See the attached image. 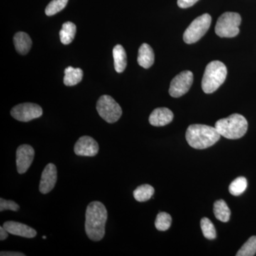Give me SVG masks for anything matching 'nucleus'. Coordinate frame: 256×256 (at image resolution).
I'll use <instances>...</instances> for the list:
<instances>
[{
  "instance_id": "1",
  "label": "nucleus",
  "mask_w": 256,
  "mask_h": 256,
  "mask_svg": "<svg viewBox=\"0 0 256 256\" xmlns=\"http://www.w3.org/2000/svg\"><path fill=\"white\" fill-rule=\"evenodd\" d=\"M108 212L105 205L100 202H92L88 205L86 212L85 230L88 237L94 242L104 238Z\"/></svg>"
},
{
  "instance_id": "2",
  "label": "nucleus",
  "mask_w": 256,
  "mask_h": 256,
  "mask_svg": "<svg viewBox=\"0 0 256 256\" xmlns=\"http://www.w3.org/2000/svg\"><path fill=\"white\" fill-rule=\"evenodd\" d=\"M220 136L215 127L206 124H191L186 132L188 144L197 150L206 149L214 146L220 140Z\"/></svg>"
},
{
  "instance_id": "3",
  "label": "nucleus",
  "mask_w": 256,
  "mask_h": 256,
  "mask_svg": "<svg viewBox=\"0 0 256 256\" xmlns=\"http://www.w3.org/2000/svg\"><path fill=\"white\" fill-rule=\"evenodd\" d=\"M220 136L229 140H237L245 136L248 130L246 119L240 114H233L218 120L215 124Z\"/></svg>"
},
{
  "instance_id": "4",
  "label": "nucleus",
  "mask_w": 256,
  "mask_h": 256,
  "mask_svg": "<svg viewBox=\"0 0 256 256\" xmlns=\"http://www.w3.org/2000/svg\"><path fill=\"white\" fill-rule=\"evenodd\" d=\"M227 68L220 60H214L206 66L202 82V88L205 94L215 92L225 82Z\"/></svg>"
},
{
  "instance_id": "5",
  "label": "nucleus",
  "mask_w": 256,
  "mask_h": 256,
  "mask_svg": "<svg viewBox=\"0 0 256 256\" xmlns=\"http://www.w3.org/2000/svg\"><path fill=\"white\" fill-rule=\"evenodd\" d=\"M242 16L238 13L225 12L217 20L216 34L222 38H232L239 34Z\"/></svg>"
},
{
  "instance_id": "6",
  "label": "nucleus",
  "mask_w": 256,
  "mask_h": 256,
  "mask_svg": "<svg viewBox=\"0 0 256 256\" xmlns=\"http://www.w3.org/2000/svg\"><path fill=\"white\" fill-rule=\"evenodd\" d=\"M212 24V16L204 14L195 18L184 33V41L188 44L196 43L204 36Z\"/></svg>"
},
{
  "instance_id": "7",
  "label": "nucleus",
  "mask_w": 256,
  "mask_h": 256,
  "mask_svg": "<svg viewBox=\"0 0 256 256\" xmlns=\"http://www.w3.org/2000/svg\"><path fill=\"white\" fill-rule=\"evenodd\" d=\"M96 109L99 116L108 124L117 122L122 114L119 104L110 96H101L96 104Z\"/></svg>"
},
{
  "instance_id": "8",
  "label": "nucleus",
  "mask_w": 256,
  "mask_h": 256,
  "mask_svg": "<svg viewBox=\"0 0 256 256\" xmlns=\"http://www.w3.org/2000/svg\"><path fill=\"white\" fill-rule=\"evenodd\" d=\"M42 114L43 110L41 106L32 102L18 104L11 110V116L21 122H28L32 120L38 118Z\"/></svg>"
},
{
  "instance_id": "9",
  "label": "nucleus",
  "mask_w": 256,
  "mask_h": 256,
  "mask_svg": "<svg viewBox=\"0 0 256 256\" xmlns=\"http://www.w3.org/2000/svg\"><path fill=\"white\" fill-rule=\"evenodd\" d=\"M193 80V74L190 70H184L178 74L170 84V96L173 98H178L186 94L191 88Z\"/></svg>"
},
{
  "instance_id": "10",
  "label": "nucleus",
  "mask_w": 256,
  "mask_h": 256,
  "mask_svg": "<svg viewBox=\"0 0 256 256\" xmlns=\"http://www.w3.org/2000/svg\"><path fill=\"white\" fill-rule=\"evenodd\" d=\"M34 148L28 144H22L18 148L16 152V169L18 174H24L32 164L34 158Z\"/></svg>"
},
{
  "instance_id": "11",
  "label": "nucleus",
  "mask_w": 256,
  "mask_h": 256,
  "mask_svg": "<svg viewBox=\"0 0 256 256\" xmlns=\"http://www.w3.org/2000/svg\"><path fill=\"white\" fill-rule=\"evenodd\" d=\"M98 151V143L90 136L80 137L74 146V152L78 156H94Z\"/></svg>"
},
{
  "instance_id": "12",
  "label": "nucleus",
  "mask_w": 256,
  "mask_h": 256,
  "mask_svg": "<svg viewBox=\"0 0 256 256\" xmlns=\"http://www.w3.org/2000/svg\"><path fill=\"white\" fill-rule=\"evenodd\" d=\"M57 181V169L54 164L50 163L42 172L40 191L43 194L50 193L54 188Z\"/></svg>"
},
{
  "instance_id": "13",
  "label": "nucleus",
  "mask_w": 256,
  "mask_h": 256,
  "mask_svg": "<svg viewBox=\"0 0 256 256\" xmlns=\"http://www.w3.org/2000/svg\"><path fill=\"white\" fill-rule=\"evenodd\" d=\"M3 227L6 229L8 233L24 237V238H34L37 234L36 230L32 228V227L28 226L26 224L12 222V220L5 222L3 224Z\"/></svg>"
},
{
  "instance_id": "14",
  "label": "nucleus",
  "mask_w": 256,
  "mask_h": 256,
  "mask_svg": "<svg viewBox=\"0 0 256 256\" xmlns=\"http://www.w3.org/2000/svg\"><path fill=\"white\" fill-rule=\"evenodd\" d=\"M174 118V114L166 108L154 109L149 118V122L156 127H162L170 124Z\"/></svg>"
},
{
  "instance_id": "15",
  "label": "nucleus",
  "mask_w": 256,
  "mask_h": 256,
  "mask_svg": "<svg viewBox=\"0 0 256 256\" xmlns=\"http://www.w3.org/2000/svg\"><path fill=\"white\" fill-rule=\"evenodd\" d=\"M138 62L144 68H150L154 62V54L152 48L148 44H142L138 52Z\"/></svg>"
},
{
  "instance_id": "16",
  "label": "nucleus",
  "mask_w": 256,
  "mask_h": 256,
  "mask_svg": "<svg viewBox=\"0 0 256 256\" xmlns=\"http://www.w3.org/2000/svg\"><path fill=\"white\" fill-rule=\"evenodd\" d=\"M14 44L20 54L26 55L31 50L32 41L28 34L20 32L14 36Z\"/></svg>"
},
{
  "instance_id": "17",
  "label": "nucleus",
  "mask_w": 256,
  "mask_h": 256,
  "mask_svg": "<svg viewBox=\"0 0 256 256\" xmlns=\"http://www.w3.org/2000/svg\"><path fill=\"white\" fill-rule=\"evenodd\" d=\"M114 66L118 73H122L127 66V55L126 50L121 45H116L112 50Z\"/></svg>"
},
{
  "instance_id": "18",
  "label": "nucleus",
  "mask_w": 256,
  "mask_h": 256,
  "mask_svg": "<svg viewBox=\"0 0 256 256\" xmlns=\"http://www.w3.org/2000/svg\"><path fill=\"white\" fill-rule=\"evenodd\" d=\"M65 76L64 78V84L66 86H74L82 82L84 77V72L82 69L68 66L64 70Z\"/></svg>"
},
{
  "instance_id": "19",
  "label": "nucleus",
  "mask_w": 256,
  "mask_h": 256,
  "mask_svg": "<svg viewBox=\"0 0 256 256\" xmlns=\"http://www.w3.org/2000/svg\"><path fill=\"white\" fill-rule=\"evenodd\" d=\"M76 34V26L70 22L64 23L60 30V42L63 44L67 45L72 43Z\"/></svg>"
},
{
  "instance_id": "20",
  "label": "nucleus",
  "mask_w": 256,
  "mask_h": 256,
  "mask_svg": "<svg viewBox=\"0 0 256 256\" xmlns=\"http://www.w3.org/2000/svg\"><path fill=\"white\" fill-rule=\"evenodd\" d=\"M214 213L216 218L222 222H228L230 220V210L224 200H220L214 204Z\"/></svg>"
},
{
  "instance_id": "21",
  "label": "nucleus",
  "mask_w": 256,
  "mask_h": 256,
  "mask_svg": "<svg viewBox=\"0 0 256 256\" xmlns=\"http://www.w3.org/2000/svg\"><path fill=\"white\" fill-rule=\"evenodd\" d=\"M154 193V188L150 184H142L133 192V196L136 201L144 202L150 200Z\"/></svg>"
},
{
  "instance_id": "22",
  "label": "nucleus",
  "mask_w": 256,
  "mask_h": 256,
  "mask_svg": "<svg viewBox=\"0 0 256 256\" xmlns=\"http://www.w3.org/2000/svg\"><path fill=\"white\" fill-rule=\"evenodd\" d=\"M248 186V182L246 178L244 176H239V178L234 180L229 186V192L230 194L234 196H240L246 190Z\"/></svg>"
},
{
  "instance_id": "23",
  "label": "nucleus",
  "mask_w": 256,
  "mask_h": 256,
  "mask_svg": "<svg viewBox=\"0 0 256 256\" xmlns=\"http://www.w3.org/2000/svg\"><path fill=\"white\" fill-rule=\"evenodd\" d=\"M256 254V236H252L240 248L236 256H254Z\"/></svg>"
},
{
  "instance_id": "24",
  "label": "nucleus",
  "mask_w": 256,
  "mask_h": 256,
  "mask_svg": "<svg viewBox=\"0 0 256 256\" xmlns=\"http://www.w3.org/2000/svg\"><path fill=\"white\" fill-rule=\"evenodd\" d=\"M172 217L166 212H160L156 216V227L160 232H165L171 226Z\"/></svg>"
},
{
  "instance_id": "25",
  "label": "nucleus",
  "mask_w": 256,
  "mask_h": 256,
  "mask_svg": "<svg viewBox=\"0 0 256 256\" xmlns=\"http://www.w3.org/2000/svg\"><path fill=\"white\" fill-rule=\"evenodd\" d=\"M201 228L202 233H203L205 238L208 239V240H213L216 237V232L214 225L208 218L204 217V218H202L201 220Z\"/></svg>"
},
{
  "instance_id": "26",
  "label": "nucleus",
  "mask_w": 256,
  "mask_h": 256,
  "mask_svg": "<svg viewBox=\"0 0 256 256\" xmlns=\"http://www.w3.org/2000/svg\"><path fill=\"white\" fill-rule=\"evenodd\" d=\"M68 0H52L47 5L45 13L47 16H53L63 10L66 6Z\"/></svg>"
},
{
  "instance_id": "27",
  "label": "nucleus",
  "mask_w": 256,
  "mask_h": 256,
  "mask_svg": "<svg viewBox=\"0 0 256 256\" xmlns=\"http://www.w3.org/2000/svg\"><path fill=\"white\" fill-rule=\"evenodd\" d=\"M20 206L14 201L6 200L4 198H0V212L5 210H14L18 212L20 210Z\"/></svg>"
},
{
  "instance_id": "28",
  "label": "nucleus",
  "mask_w": 256,
  "mask_h": 256,
  "mask_svg": "<svg viewBox=\"0 0 256 256\" xmlns=\"http://www.w3.org/2000/svg\"><path fill=\"white\" fill-rule=\"evenodd\" d=\"M198 0H178V4L180 8L186 9L196 4Z\"/></svg>"
},
{
  "instance_id": "29",
  "label": "nucleus",
  "mask_w": 256,
  "mask_h": 256,
  "mask_svg": "<svg viewBox=\"0 0 256 256\" xmlns=\"http://www.w3.org/2000/svg\"><path fill=\"white\" fill-rule=\"evenodd\" d=\"M1 256H25L22 252H2L0 254Z\"/></svg>"
},
{
  "instance_id": "30",
  "label": "nucleus",
  "mask_w": 256,
  "mask_h": 256,
  "mask_svg": "<svg viewBox=\"0 0 256 256\" xmlns=\"http://www.w3.org/2000/svg\"><path fill=\"white\" fill-rule=\"evenodd\" d=\"M8 232H6V229L3 226L0 227V240L2 242V240H4L5 239L8 238Z\"/></svg>"
},
{
  "instance_id": "31",
  "label": "nucleus",
  "mask_w": 256,
  "mask_h": 256,
  "mask_svg": "<svg viewBox=\"0 0 256 256\" xmlns=\"http://www.w3.org/2000/svg\"><path fill=\"white\" fill-rule=\"evenodd\" d=\"M43 238H44V239H46V236H43Z\"/></svg>"
}]
</instances>
